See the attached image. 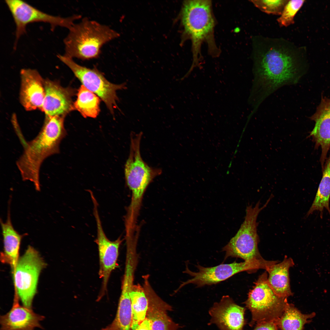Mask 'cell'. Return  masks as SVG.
<instances>
[{"label":"cell","mask_w":330,"mask_h":330,"mask_svg":"<svg viewBox=\"0 0 330 330\" xmlns=\"http://www.w3.org/2000/svg\"><path fill=\"white\" fill-rule=\"evenodd\" d=\"M45 97L42 111L50 116L66 115L73 110L72 97L73 90L64 88L56 81L44 80Z\"/></svg>","instance_id":"obj_16"},{"label":"cell","mask_w":330,"mask_h":330,"mask_svg":"<svg viewBox=\"0 0 330 330\" xmlns=\"http://www.w3.org/2000/svg\"><path fill=\"white\" fill-rule=\"evenodd\" d=\"M101 330H117L115 322L113 321L110 324Z\"/></svg>","instance_id":"obj_29"},{"label":"cell","mask_w":330,"mask_h":330,"mask_svg":"<svg viewBox=\"0 0 330 330\" xmlns=\"http://www.w3.org/2000/svg\"><path fill=\"white\" fill-rule=\"evenodd\" d=\"M252 46L254 78L249 100L257 108L279 88L298 82L301 74L300 56L298 49L282 38L255 36Z\"/></svg>","instance_id":"obj_1"},{"label":"cell","mask_w":330,"mask_h":330,"mask_svg":"<svg viewBox=\"0 0 330 330\" xmlns=\"http://www.w3.org/2000/svg\"><path fill=\"white\" fill-rule=\"evenodd\" d=\"M130 297L132 313V323H139L146 317L149 306L148 298L143 286L134 284Z\"/></svg>","instance_id":"obj_24"},{"label":"cell","mask_w":330,"mask_h":330,"mask_svg":"<svg viewBox=\"0 0 330 330\" xmlns=\"http://www.w3.org/2000/svg\"><path fill=\"white\" fill-rule=\"evenodd\" d=\"M93 213L97 229L95 242L97 245L99 256L98 274L102 280L101 287L97 299L99 301L107 293L111 274L117 266L119 249L122 240L119 237L115 240L111 241L107 237L102 227L97 203L93 204Z\"/></svg>","instance_id":"obj_12"},{"label":"cell","mask_w":330,"mask_h":330,"mask_svg":"<svg viewBox=\"0 0 330 330\" xmlns=\"http://www.w3.org/2000/svg\"><path fill=\"white\" fill-rule=\"evenodd\" d=\"M245 310L235 303L229 296H223L209 310L210 324H215L220 330H243L246 323Z\"/></svg>","instance_id":"obj_13"},{"label":"cell","mask_w":330,"mask_h":330,"mask_svg":"<svg viewBox=\"0 0 330 330\" xmlns=\"http://www.w3.org/2000/svg\"><path fill=\"white\" fill-rule=\"evenodd\" d=\"M65 116L46 115L42 127L37 136L24 145V152L16 162L23 181L32 182L39 191L41 166L44 161L60 152L61 142L66 135Z\"/></svg>","instance_id":"obj_2"},{"label":"cell","mask_w":330,"mask_h":330,"mask_svg":"<svg viewBox=\"0 0 330 330\" xmlns=\"http://www.w3.org/2000/svg\"><path fill=\"white\" fill-rule=\"evenodd\" d=\"M64 40V56L88 60L98 58L103 46L119 36L109 26L87 17L74 23Z\"/></svg>","instance_id":"obj_3"},{"label":"cell","mask_w":330,"mask_h":330,"mask_svg":"<svg viewBox=\"0 0 330 330\" xmlns=\"http://www.w3.org/2000/svg\"><path fill=\"white\" fill-rule=\"evenodd\" d=\"M143 287L148 299L146 318L149 321L151 330H176V325L166 313L170 306L157 295L149 281H145Z\"/></svg>","instance_id":"obj_18"},{"label":"cell","mask_w":330,"mask_h":330,"mask_svg":"<svg viewBox=\"0 0 330 330\" xmlns=\"http://www.w3.org/2000/svg\"><path fill=\"white\" fill-rule=\"evenodd\" d=\"M315 125L309 136L315 143L316 149L320 147V161L323 170L330 148V98L323 97L315 112L310 117Z\"/></svg>","instance_id":"obj_15"},{"label":"cell","mask_w":330,"mask_h":330,"mask_svg":"<svg viewBox=\"0 0 330 330\" xmlns=\"http://www.w3.org/2000/svg\"><path fill=\"white\" fill-rule=\"evenodd\" d=\"M322 170V177L319 184L315 199L307 212L308 216L314 211L321 213L322 217L323 212L325 208L330 214L329 201L330 199V154L327 159Z\"/></svg>","instance_id":"obj_22"},{"label":"cell","mask_w":330,"mask_h":330,"mask_svg":"<svg viewBox=\"0 0 330 330\" xmlns=\"http://www.w3.org/2000/svg\"><path fill=\"white\" fill-rule=\"evenodd\" d=\"M268 199L265 204L260 206L258 201L254 207L249 205L246 209L244 221L235 236L224 246L222 251L225 252L224 260L229 257L240 258L244 261L263 258L258 248L259 239L257 232L258 215L267 205Z\"/></svg>","instance_id":"obj_6"},{"label":"cell","mask_w":330,"mask_h":330,"mask_svg":"<svg viewBox=\"0 0 330 330\" xmlns=\"http://www.w3.org/2000/svg\"><path fill=\"white\" fill-rule=\"evenodd\" d=\"M20 103L25 109L42 110L45 97L44 80L35 69H23L20 73Z\"/></svg>","instance_id":"obj_14"},{"label":"cell","mask_w":330,"mask_h":330,"mask_svg":"<svg viewBox=\"0 0 330 330\" xmlns=\"http://www.w3.org/2000/svg\"><path fill=\"white\" fill-rule=\"evenodd\" d=\"M100 103L98 96L82 85L78 90L73 110H77L84 117L95 118L100 111Z\"/></svg>","instance_id":"obj_23"},{"label":"cell","mask_w":330,"mask_h":330,"mask_svg":"<svg viewBox=\"0 0 330 330\" xmlns=\"http://www.w3.org/2000/svg\"><path fill=\"white\" fill-rule=\"evenodd\" d=\"M288 0L250 1L261 11L268 14L280 15Z\"/></svg>","instance_id":"obj_26"},{"label":"cell","mask_w":330,"mask_h":330,"mask_svg":"<svg viewBox=\"0 0 330 330\" xmlns=\"http://www.w3.org/2000/svg\"><path fill=\"white\" fill-rule=\"evenodd\" d=\"M314 312L304 314L292 304L288 303L281 316L275 321L280 330H303L304 325L315 315Z\"/></svg>","instance_id":"obj_21"},{"label":"cell","mask_w":330,"mask_h":330,"mask_svg":"<svg viewBox=\"0 0 330 330\" xmlns=\"http://www.w3.org/2000/svg\"><path fill=\"white\" fill-rule=\"evenodd\" d=\"M253 330H278V328L275 321H269L257 324Z\"/></svg>","instance_id":"obj_27"},{"label":"cell","mask_w":330,"mask_h":330,"mask_svg":"<svg viewBox=\"0 0 330 330\" xmlns=\"http://www.w3.org/2000/svg\"><path fill=\"white\" fill-rule=\"evenodd\" d=\"M266 271L255 283L244 302L251 312L252 319L249 325L255 323L276 321L282 315L286 305L287 298L277 295L268 284V274Z\"/></svg>","instance_id":"obj_5"},{"label":"cell","mask_w":330,"mask_h":330,"mask_svg":"<svg viewBox=\"0 0 330 330\" xmlns=\"http://www.w3.org/2000/svg\"><path fill=\"white\" fill-rule=\"evenodd\" d=\"M19 298L14 296L13 303L10 311L0 316V330H34L43 328L40 322L45 319L43 316L34 312L32 309L21 306Z\"/></svg>","instance_id":"obj_17"},{"label":"cell","mask_w":330,"mask_h":330,"mask_svg":"<svg viewBox=\"0 0 330 330\" xmlns=\"http://www.w3.org/2000/svg\"><path fill=\"white\" fill-rule=\"evenodd\" d=\"M58 58L68 66L84 86L103 101L111 112L118 108L116 91L126 88V84H116L107 80L97 69L90 68L76 63L73 59L58 54Z\"/></svg>","instance_id":"obj_10"},{"label":"cell","mask_w":330,"mask_h":330,"mask_svg":"<svg viewBox=\"0 0 330 330\" xmlns=\"http://www.w3.org/2000/svg\"><path fill=\"white\" fill-rule=\"evenodd\" d=\"M9 209L6 222H4L0 220L4 244V252L1 254V257L3 262L10 265L13 273L19 258V252L21 240L25 234H20L13 228Z\"/></svg>","instance_id":"obj_20"},{"label":"cell","mask_w":330,"mask_h":330,"mask_svg":"<svg viewBox=\"0 0 330 330\" xmlns=\"http://www.w3.org/2000/svg\"><path fill=\"white\" fill-rule=\"evenodd\" d=\"M272 264L271 261L266 260L264 258L239 263L235 261L231 263L221 264L207 267L202 266L198 264L196 265L198 270V272L191 271L186 265L184 273L189 274L192 278L183 282L177 291L185 285L190 284L196 285V287H201L206 285L217 284L240 272L247 271L250 273L259 269L266 270Z\"/></svg>","instance_id":"obj_8"},{"label":"cell","mask_w":330,"mask_h":330,"mask_svg":"<svg viewBox=\"0 0 330 330\" xmlns=\"http://www.w3.org/2000/svg\"><path fill=\"white\" fill-rule=\"evenodd\" d=\"M181 18L184 32L192 40L196 58L201 42L211 34L214 26L210 1H185L182 9Z\"/></svg>","instance_id":"obj_9"},{"label":"cell","mask_w":330,"mask_h":330,"mask_svg":"<svg viewBox=\"0 0 330 330\" xmlns=\"http://www.w3.org/2000/svg\"><path fill=\"white\" fill-rule=\"evenodd\" d=\"M5 2L16 24V40L26 32V27L29 24L43 22L49 24L53 28L60 26L69 29L76 20L81 18L80 15L77 14L68 17L49 14L22 0H6Z\"/></svg>","instance_id":"obj_11"},{"label":"cell","mask_w":330,"mask_h":330,"mask_svg":"<svg viewBox=\"0 0 330 330\" xmlns=\"http://www.w3.org/2000/svg\"><path fill=\"white\" fill-rule=\"evenodd\" d=\"M45 265L38 252L31 246L18 259L13 273L15 295H18L26 307L32 309L39 276Z\"/></svg>","instance_id":"obj_7"},{"label":"cell","mask_w":330,"mask_h":330,"mask_svg":"<svg viewBox=\"0 0 330 330\" xmlns=\"http://www.w3.org/2000/svg\"><path fill=\"white\" fill-rule=\"evenodd\" d=\"M131 330H151L148 319L146 318L139 323H132Z\"/></svg>","instance_id":"obj_28"},{"label":"cell","mask_w":330,"mask_h":330,"mask_svg":"<svg viewBox=\"0 0 330 330\" xmlns=\"http://www.w3.org/2000/svg\"><path fill=\"white\" fill-rule=\"evenodd\" d=\"M294 264L292 258L285 256L281 262L272 265L266 270L269 274L268 284L279 297L287 298L293 295L290 288L289 269Z\"/></svg>","instance_id":"obj_19"},{"label":"cell","mask_w":330,"mask_h":330,"mask_svg":"<svg viewBox=\"0 0 330 330\" xmlns=\"http://www.w3.org/2000/svg\"><path fill=\"white\" fill-rule=\"evenodd\" d=\"M304 0H288L277 21L280 27H287L294 24V18L303 5Z\"/></svg>","instance_id":"obj_25"},{"label":"cell","mask_w":330,"mask_h":330,"mask_svg":"<svg viewBox=\"0 0 330 330\" xmlns=\"http://www.w3.org/2000/svg\"><path fill=\"white\" fill-rule=\"evenodd\" d=\"M142 135L141 132L131 134L129 155L125 166L126 182L132 193L127 215L135 219L146 188L152 180L161 173V169L150 167L142 159L140 151Z\"/></svg>","instance_id":"obj_4"}]
</instances>
